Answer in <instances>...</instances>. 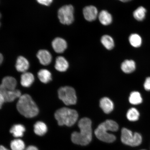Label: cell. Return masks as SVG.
<instances>
[{
	"label": "cell",
	"mask_w": 150,
	"mask_h": 150,
	"mask_svg": "<svg viewBox=\"0 0 150 150\" xmlns=\"http://www.w3.org/2000/svg\"><path fill=\"white\" fill-rule=\"evenodd\" d=\"M79 132H74L71 135V139L73 143L84 146L88 145L92 139L91 121L89 118H82L79 122Z\"/></svg>",
	"instance_id": "1"
},
{
	"label": "cell",
	"mask_w": 150,
	"mask_h": 150,
	"mask_svg": "<svg viewBox=\"0 0 150 150\" xmlns=\"http://www.w3.org/2000/svg\"><path fill=\"white\" fill-rule=\"evenodd\" d=\"M119 129V125L116 122L112 120H107L101 123L96 129L95 134L96 136L101 141L111 143L116 139L114 134L108 133V131L115 132Z\"/></svg>",
	"instance_id": "2"
},
{
	"label": "cell",
	"mask_w": 150,
	"mask_h": 150,
	"mask_svg": "<svg viewBox=\"0 0 150 150\" xmlns=\"http://www.w3.org/2000/svg\"><path fill=\"white\" fill-rule=\"evenodd\" d=\"M18 111L22 115L27 118H32L38 114V108L31 97L28 94L21 96L16 105Z\"/></svg>",
	"instance_id": "3"
},
{
	"label": "cell",
	"mask_w": 150,
	"mask_h": 150,
	"mask_svg": "<svg viewBox=\"0 0 150 150\" xmlns=\"http://www.w3.org/2000/svg\"><path fill=\"white\" fill-rule=\"evenodd\" d=\"M55 117L60 126L65 125L71 127L77 120L78 114L76 110L67 108L58 110L55 112Z\"/></svg>",
	"instance_id": "4"
},
{
	"label": "cell",
	"mask_w": 150,
	"mask_h": 150,
	"mask_svg": "<svg viewBox=\"0 0 150 150\" xmlns=\"http://www.w3.org/2000/svg\"><path fill=\"white\" fill-rule=\"evenodd\" d=\"M142 140V137L139 133L133 134L132 131L126 128L122 129L121 141L125 145L137 147L141 144Z\"/></svg>",
	"instance_id": "5"
},
{
	"label": "cell",
	"mask_w": 150,
	"mask_h": 150,
	"mask_svg": "<svg viewBox=\"0 0 150 150\" xmlns=\"http://www.w3.org/2000/svg\"><path fill=\"white\" fill-rule=\"evenodd\" d=\"M58 95L60 99L67 105L76 104L77 97L76 91L72 87L65 86L62 87L58 91Z\"/></svg>",
	"instance_id": "6"
},
{
	"label": "cell",
	"mask_w": 150,
	"mask_h": 150,
	"mask_svg": "<svg viewBox=\"0 0 150 150\" xmlns=\"http://www.w3.org/2000/svg\"><path fill=\"white\" fill-rule=\"evenodd\" d=\"M74 9L71 5L63 6L58 11V17L60 22L64 25H69L74 20Z\"/></svg>",
	"instance_id": "7"
},
{
	"label": "cell",
	"mask_w": 150,
	"mask_h": 150,
	"mask_svg": "<svg viewBox=\"0 0 150 150\" xmlns=\"http://www.w3.org/2000/svg\"><path fill=\"white\" fill-rule=\"evenodd\" d=\"M0 95L4 98L5 102H13L15 99L20 98L21 96V93L18 90L9 91L3 88L0 87Z\"/></svg>",
	"instance_id": "8"
},
{
	"label": "cell",
	"mask_w": 150,
	"mask_h": 150,
	"mask_svg": "<svg viewBox=\"0 0 150 150\" xmlns=\"http://www.w3.org/2000/svg\"><path fill=\"white\" fill-rule=\"evenodd\" d=\"M84 18L88 21L91 22L96 20L98 17V13L96 7L91 5L86 6L83 9Z\"/></svg>",
	"instance_id": "9"
},
{
	"label": "cell",
	"mask_w": 150,
	"mask_h": 150,
	"mask_svg": "<svg viewBox=\"0 0 150 150\" xmlns=\"http://www.w3.org/2000/svg\"><path fill=\"white\" fill-rule=\"evenodd\" d=\"M52 46L54 51L56 52L62 53L66 50L67 44L64 39L61 38L57 37L52 41Z\"/></svg>",
	"instance_id": "10"
},
{
	"label": "cell",
	"mask_w": 150,
	"mask_h": 150,
	"mask_svg": "<svg viewBox=\"0 0 150 150\" xmlns=\"http://www.w3.org/2000/svg\"><path fill=\"white\" fill-rule=\"evenodd\" d=\"M37 56L39 62L42 65H48L51 62L52 55L48 50H39L37 52Z\"/></svg>",
	"instance_id": "11"
},
{
	"label": "cell",
	"mask_w": 150,
	"mask_h": 150,
	"mask_svg": "<svg viewBox=\"0 0 150 150\" xmlns=\"http://www.w3.org/2000/svg\"><path fill=\"white\" fill-rule=\"evenodd\" d=\"M16 80L14 78L7 76L3 79L0 87L9 91H14L16 90Z\"/></svg>",
	"instance_id": "12"
},
{
	"label": "cell",
	"mask_w": 150,
	"mask_h": 150,
	"mask_svg": "<svg viewBox=\"0 0 150 150\" xmlns=\"http://www.w3.org/2000/svg\"><path fill=\"white\" fill-rule=\"evenodd\" d=\"M29 67V63L28 60L22 56H20L17 59L16 64V70L18 72H26Z\"/></svg>",
	"instance_id": "13"
},
{
	"label": "cell",
	"mask_w": 150,
	"mask_h": 150,
	"mask_svg": "<svg viewBox=\"0 0 150 150\" xmlns=\"http://www.w3.org/2000/svg\"><path fill=\"white\" fill-rule=\"evenodd\" d=\"M100 106L105 113L109 114L114 109V104L112 101L108 97H105L101 99Z\"/></svg>",
	"instance_id": "14"
},
{
	"label": "cell",
	"mask_w": 150,
	"mask_h": 150,
	"mask_svg": "<svg viewBox=\"0 0 150 150\" xmlns=\"http://www.w3.org/2000/svg\"><path fill=\"white\" fill-rule=\"evenodd\" d=\"M69 67L68 62L63 56H59L56 58L55 67L56 70L59 72L66 71Z\"/></svg>",
	"instance_id": "15"
},
{
	"label": "cell",
	"mask_w": 150,
	"mask_h": 150,
	"mask_svg": "<svg viewBox=\"0 0 150 150\" xmlns=\"http://www.w3.org/2000/svg\"><path fill=\"white\" fill-rule=\"evenodd\" d=\"M136 64L132 60H126L122 63L121 69L125 74H130L136 70Z\"/></svg>",
	"instance_id": "16"
},
{
	"label": "cell",
	"mask_w": 150,
	"mask_h": 150,
	"mask_svg": "<svg viewBox=\"0 0 150 150\" xmlns=\"http://www.w3.org/2000/svg\"><path fill=\"white\" fill-rule=\"evenodd\" d=\"M21 83L23 87H30L34 81V76L31 73L25 72L21 75Z\"/></svg>",
	"instance_id": "17"
},
{
	"label": "cell",
	"mask_w": 150,
	"mask_h": 150,
	"mask_svg": "<svg viewBox=\"0 0 150 150\" xmlns=\"http://www.w3.org/2000/svg\"><path fill=\"white\" fill-rule=\"evenodd\" d=\"M98 18L99 21L103 25H108L112 23V17L108 11H101L98 14Z\"/></svg>",
	"instance_id": "18"
},
{
	"label": "cell",
	"mask_w": 150,
	"mask_h": 150,
	"mask_svg": "<svg viewBox=\"0 0 150 150\" xmlns=\"http://www.w3.org/2000/svg\"><path fill=\"white\" fill-rule=\"evenodd\" d=\"M38 76L43 83H47L52 80L51 73L46 69H41L38 73Z\"/></svg>",
	"instance_id": "19"
},
{
	"label": "cell",
	"mask_w": 150,
	"mask_h": 150,
	"mask_svg": "<svg viewBox=\"0 0 150 150\" xmlns=\"http://www.w3.org/2000/svg\"><path fill=\"white\" fill-rule=\"evenodd\" d=\"M25 131V127L23 125L17 124L14 125L12 127L10 132L15 137L18 138L23 136Z\"/></svg>",
	"instance_id": "20"
},
{
	"label": "cell",
	"mask_w": 150,
	"mask_h": 150,
	"mask_svg": "<svg viewBox=\"0 0 150 150\" xmlns=\"http://www.w3.org/2000/svg\"><path fill=\"white\" fill-rule=\"evenodd\" d=\"M34 128L35 134L40 136L44 135L47 131V127L45 124L40 121L37 122L34 126Z\"/></svg>",
	"instance_id": "21"
},
{
	"label": "cell",
	"mask_w": 150,
	"mask_h": 150,
	"mask_svg": "<svg viewBox=\"0 0 150 150\" xmlns=\"http://www.w3.org/2000/svg\"><path fill=\"white\" fill-rule=\"evenodd\" d=\"M101 42L103 45L108 50H111L114 47V42L113 39L110 35H103L101 39Z\"/></svg>",
	"instance_id": "22"
},
{
	"label": "cell",
	"mask_w": 150,
	"mask_h": 150,
	"mask_svg": "<svg viewBox=\"0 0 150 150\" xmlns=\"http://www.w3.org/2000/svg\"><path fill=\"white\" fill-rule=\"evenodd\" d=\"M129 40L131 45L135 48L139 47L142 44V39L139 35L133 33L129 36Z\"/></svg>",
	"instance_id": "23"
},
{
	"label": "cell",
	"mask_w": 150,
	"mask_h": 150,
	"mask_svg": "<svg viewBox=\"0 0 150 150\" xmlns=\"http://www.w3.org/2000/svg\"><path fill=\"white\" fill-rule=\"evenodd\" d=\"M146 12L147 11L145 8L142 6H140L133 12V16L138 21H142L145 18Z\"/></svg>",
	"instance_id": "24"
},
{
	"label": "cell",
	"mask_w": 150,
	"mask_h": 150,
	"mask_svg": "<svg viewBox=\"0 0 150 150\" xmlns=\"http://www.w3.org/2000/svg\"><path fill=\"white\" fill-rule=\"evenodd\" d=\"M129 102L134 105L140 104L142 102V99L140 93L138 91H133L129 97Z\"/></svg>",
	"instance_id": "25"
},
{
	"label": "cell",
	"mask_w": 150,
	"mask_h": 150,
	"mask_svg": "<svg viewBox=\"0 0 150 150\" xmlns=\"http://www.w3.org/2000/svg\"><path fill=\"white\" fill-rule=\"evenodd\" d=\"M140 114L137 109L132 108L127 111V117L129 120L131 121H136L139 119Z\"/></svg>",
	"instance_id": "26"
},
{
	"label": "cell",
	"mask_w": 150,
	"mask_h": 150,
	"mask_svg": "<svg viewBox=\"0 0 150 150\" xmlns=\"http://www.w3.org/2000/svg\"><path fill=\"white\" fill-rule=\"evenodd\" d=\"M11 149L12 150H24L25 146L23 141L20 139H16L11 142Z\"/></svg>",
	"instance_id": "27"
},
{
	"label": "cell",
	"mask_w": 150,
	"mask_h": 150,
	"mask_svg": "<svg viewBox=\"0 0 150 150\" xmlns=\"http://www.w3.org/2000/svg\"><path fill=\"white\" fill-rule=\"evenodd\" d=\"M144 89L147 91H150V76L146 78L144 84Z\"/></svg>",
	"instance_id": "28"
},
{
	"label": "cell",
	"mask_w": 150,
	"mask_h": 150,
	"mask_svg": "<svg viewBox=\"0 0 150 150\" xmlns=\"http://www.w3.org/2000/svg\"><path fill=\"white\" fill-rule=\"evenodd\" d=\"M37 1L41 5L48 6L51 4L53 1L52 0H38Z\"/></svg>",
	"instance_id": "29"
},
{
	"label": "cell",
	"mask_w": 150,
	"mask_h": 150,
	"mask_svg": "<svg viewBox=\"0 0 150 150\" xmlns=\"http://www.w3.org/2000/svg\"><path fill=\"white\" fill-rule=\"evenodd\" d=\"M5 102V100L4 97L1 95H0V107H1V108L2 106Z\"/></svg>",
	"instance_id": "30"
},
{
	"label": "cell",
	"mask_w": 150,
	"mask_h": 150,
	"mask_svg": "<svg viewBox=\"0 0 150 150\" xmlns=\"http://www.w3.org/2000/svg\"><path fill=\"white\" fill-rule=\"evenodd\" d=\"M25 150H38V149L34 146H30L28 147Z\"/></svg>",
	"instance_id": "31"
},
{
	"label": "cell",
	"mask_w": 150,
	"mask_h": 150,
	"mask_svg": "<svg viewBox=\"0 0 150 150\" xmlns=\"http://www.w3.org/2000/svg\"><path fill=\"white\" fill-rule=\"evenodd\" d=\"M3 61V57L2 55V54L1 53V54H0V64H1L2 63V62Z\"/></svg>",
	"instance_id": "32"
},
{
	"label": "cell",
	"mask_w": 150,
	"mask_h": 150,
	"mask_svg": "<svg viewBox=\"0 0 150 150\" xmlns=\"http://www.w3.org/2000/svg\"><path fill=\"white\" fill-rule=\"evenodd\" d=\"M0 150H9L8 149H7L6 148L3 146H1V147H0Z\"/></svg>",
	"instance_id": "33"
},
{
	"label": "cell",
	"mask_w": 150,
	"mask_h": 150,
	"mask_svg": "<svg viewBox=\"0 0 150 150\" xmlns=\"http://www.w3.org/2000/svg\"><path fill=\"white\" fill-rule=\"evenodd\" d=\"M146 150V149H141V150Z\"/></svg>",
	"instance_id": "34"
}]
</instances>
